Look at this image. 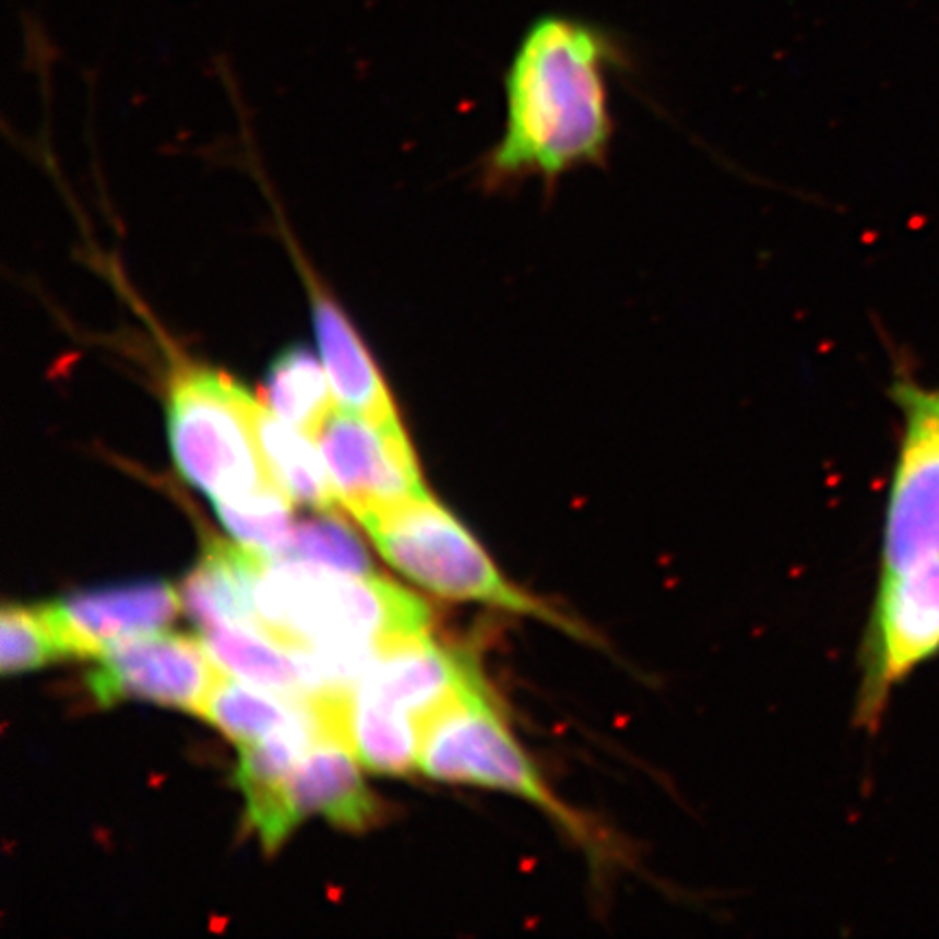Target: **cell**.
Returning <instances> with one entry per match:
<instances>
[{"label": "cell", "mask_w": 939, "mask_h": 939, "mask_svg": "<svg viewBox=\"0 0 939 939\" xmlns=\"http://www.w3.org/2000/svg\"><path fill=\"white\" fill-rule=\"evenodd\" d=\"M616 48L596 24L539 15L522 35L504 76V133L489 173L500 179H542L598 164L611 142L607 70Z\"/></svg>", "instance_id": "cell-1"}, {"label": "cell", "mask_w": 939, "mask_h": 939, "mask_svg": "<svg viewBox=\"0 0 939 939\" xmlns=\"http://www.w3.org/2000/svg\"><path fill=\"white\" fill-rule=\"evenodd\" d=\"M254 603L261 631L287 649L390 646L431 633L433 620L425 601L385 579L305 561L265 559Z\"/></svg>", "instance_id": "cell-2"}, {"label": "cell", "mask_w": 939, "mask_h": 939, "mask_svg": "<svg viewBox=\"0 0 939 939\" xmlns=\"http://www.w3.org/2000/svg\"><path fill=\"white\" fill-rule=\"evenodd\" d=\"M361 526L392 568L440 598L480 603L542 620L574 638H590L583 625L511 583L478 539L433 496L377 515Z\"/></svg>", "instance_id": "cell-3"}, {"label": "cell", "mask_w": 939, "mask_h": 939, "mask_svg": "<svg viewBox=\"0 0 939 939\" xmlns=\"http://www.w3.org/2000/svg\"><path fill=\"white\" fill-rule=\"evenodd\" d=\"M259 401L210 368L175 372L166 399V429L177 472L212 502L281 487L257 433Z\"/></svg>", "instance_id": "cell-4"}, {"label": "cell", "mask_w": 939, "mask_h": 939, "mask_svg": "<svg viewBox=\"0 0 939 939\" xmlns=\"http://www.w3.org/2000/svg\"><path fill=\"white\" fill-rule=\"evenodd\" d=\"M418 770L442 783H462L518 796L581 844H596L587 820L568 807L515 739L485 690L444 706L423 726Z\"/></svg>", "instance_id": "cell-5"}, {"label": "cell", "mask_w": 939, "mask_h": 939, "mask_svg": "<svg viewBox=\"0 0 939 939\" xmlns=\"http://www.w3.org/2000/svg\"><path fill=\"white\" fill-rule=\"evenodd\" d=\"M901 412V444L890 480L883 570L939 555V385L901 375L890 385Z\"/></svg>", "instance_id": "cell-6"}, {"label": "cell", "mask_w": 939, "mask_h": 939, "mask_svg": "<svg viewBox=\"0 0 939 939\" xmlns=\"http://www.w3.org/2000/svg\"><path fill=\"white\" fill-rule=\"evenodd\" d=\"M939 655V555L881 572L864 657L857 715L875 726L890 694Z\"/></svg>", "instance_id": "cell-7"}, {"label": "cell", "mask_w": 939, "mask_h": 939, "mask_svg": "<svg viewBox=\"0 0 939 939\" xmlns=\"http://www.w3.org/2000/svg\"><path fill=\"white\" fill-rule=\"evenodd\" d=\"M313 438L340 507L359 524L431 496L401 418L335 407Z\"/></svg>", "instance_id": "cell-8"}, {"label": "cell", "mask_w": 939, "mask_h": 939, "mask_svg": "<svg viewBox=\"0 0 939 939\" xmlns=\"http://www.w3.org/2000/svg\"><path fill=\"white\" fill-rule=\"evenodd\" d=\"M223 675L203 642L151 633L105 651L85 686L98 706L148 701L199 715Z\"/></svg>", "instance_id": "cell-9"}, {"label": "cell", "mask_w": 939, "mask_h": 939, "mask_svg": "<svg viewBox=\"0 0 939 939\" xmlns=\"http://www.w3.org/2000/svg\"><path fill=\"white\" fill-rule=\"evenodd\" d=\"M183 607L168 581H140L70 594L37 607L68 657L98 659L133 638L166 629Z\"/></svg>", "instance_id": "cell-10"}, {"label": "cell", "mask_w": 939, "mask_h": 939, "mask_svg": "<svg viewBox=\"0 0 939 939\" xmlns=\"http://www.w3.org/2000/svg\"><path fill=\"white\" fill-rule=\"evenodd\" d=\"M483 688L487 686L470 655L425 633L383 649L355 692L425 724L444 706Z\"/></svg>", "instance_id": "cell-11"}, {"label": "cell", "mask_w": 939, "mask_h": 939, "mask_svg": "<svg viewBox=\"0 0 939 939\" xmlns=\"http://www.w3.org/2000/svg\"><path fill=\"white\" fill-rule=\"evenodd\" d=\"M324 737L322 711L311 699L294 724L261 741L239 746L235 787L246 803V824L259 835L265 853L281 848L296 831L298 822L289 809L287 781L300 759Z\"/></svg>", "instance_id": "cell-12"}, {"label": "cell", "mask_w": 939, "mask_h": 939, "mask_svg": "<svg viewBox=\"0 0 939 939\" xmlns=\"http://www.w3.org/2000/svg\"><path fill=\"white\" fill-rule=\"evenodd\" d=\"M359 759L340 739H320L287 781L289 809L300 824L322 816L333 827L361 833L381 820V805L359 772Z\"/></svg>", "instance_id": "cell-13"}, {"label": "cell", "mask_w": 939, "mask_h": 939, "mask_svg": "<svg viewBox=\"0 0 939 939\" xmlns=\"http://www.w3.org/2000/svg\"><path fill=\"white\" fill-rule=\"evenodd\" d=\"M263 563L265 557L243 544L207 542L181 587L183 609L201 629L231 625L261 631L254 585Z\"/></svg>", "instance_id": "cell-14"}, {"label": "cell", "mask_w": 939, "mask_h": 939, "mask_svg": "<svg viewBox=\"0 0 939 939\" xmlns=\"http://www.w3.org/2000/svg\"><path fill=\"white\" fill-rule=\"evenodd\" d=\"M313 329L335 405L370 418L396 420L394 399L377 364L340 307L322 294L313 298Z\"/></svg>", "instance_id": "cell-15"}, {"label": "cell", "mask_w": 939, "mask_h": 939, "mask_svg": "<svg viewBox=\"0 0 939 939\" xmlns=\"http://www.w3.org/2000/svg\"><path fill=\"white\" fill-rule=\"evenodd\" d=\"M201 642L218 668L234 679L294 701L316 697L298 651L287 649L263 631L231 625L207 627Z\"/></svg>", "instance_id": "cell-16"}, {"label": "cell", "mask_w": 939, "mask_h": 939, "mask_svg": "<svg viewBox=\"0 0 939 939\" xmlns=\"http://www.w3.org/2000/svg\"><path fill=\"white\" fill-rule=\"evenodd\" d=\"M257 433L274 480L294 504H305L320 513L340 504L313 436L278 418L263 401L257 409Z\"/></svg>", "instance_id": "cell-17"}, {"label": "cell", "mask_w": 939, "mask_h": 939, "mask_svg": "<svg viewBox=\"0 0 939 939\" xmlns=\"http://www.w3.org/2000/svg\"><path fill=\"white\" fill-rule=\"evenodd\" d=\"M423 722L405 711L377 703L353 690L348 703V744L364 768L377 774L418 770Z\"/></svg>", "instance_id": "cell-18"}, {"label": "cell", "mask_w": 939, "mask_h": 939, "mask_svg": "<svg viewBox=\"0 0 939 939\" xmlns=\"http://www.w3.org/2000/svg\"><path fill=\"white\" fill-rule=\"evenodd\" d=\"M263 403L309 436H316L337 407L322 361L305 346H289L272 359L263 379Z\"/></svg>", "instance_id": "cell-19"}, {"label": "cell", "mask_w": 939, "mask_h": 939, "mask_svg": "<svg viewBox=\"0 0 939 939\" xmlns=\"http://www.w3.org/2000/svg\"><path fill=\"white\" fill-rule=\"evenodd\" d=\"M259 690L239 686L234 677L223 675L199 715L234 739L237 746H246L278 733L307 711L309 701H294L274 692L263 694Z\"/></svg>", "instance_id": "cell-20"}, {"label": "cell", "mask_w": 939, "mask_h": 939, "mask_svg": "<svg viewBox=\"0 0 939 939\" xmlns=\"http://www.w3.org/2000/svg\"><path fill=\"white\" fill-rule=\"evenodd\" d=\"M229 535L239 544L274 559L292 535V498L281 487H270L237 500L214 502Z\"/></svg>", "instance_id": "cell-21"}, {"label": "cell", "mask_w": 939, "mask_h": 939, "mask_svg": "<svg viewBox=\"0 0 939 939\" xmlns=\"http://www.w3.org/2000/svg\"><path fill=\"white\" fill-rule=\"evenodd\" d=\"M272 561H305L346 574H370L372 568L359 537L333 511L294 526Z\"/></svg>", "instance_id": "cell-22"}, {"label": "cell", "mask_w": 939, "mask_h": 939, "mask_svg": "<svg viewBox=\"0 0 939 939\" xmlns=\"http://www.w3.org/2000/svg\"><path fill=\"white\" fill-rule=\"evenodd\" d=\"M66 651L37 607H4L0 616V670L4 677L66 659Z\"/></svg>", "instance_id": "cell-23"}]
</instances>
